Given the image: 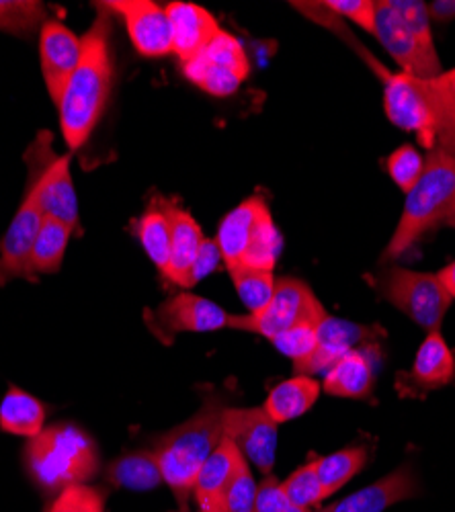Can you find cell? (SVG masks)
<instances>
[{
  "label": "cell",
  "mask_w": 455,
  "mask_h": 512,
  "mask_svg": "<svg viewBox=\"0 0 455 512\" xmlns=\"http://www.w3.org/2000/svg\"><path fill=\"white\" fill-rule=\"evenodd\" d=\"M109 37V13L99 7L95 23L82 35V60L58 105L60 127L70 150H78L87 144L107 109L113 78Z\"/></svg>",
  "instance_id": "6da1fadb"
},
{
  "label": "cell",
  "mask_w": 455,
  "mask_h": 512,
  "mask_svg": "<svg viewBox=\"0 0 455 512\" xmlns=\"http://www.w3.org/2000/svg\"><path fill=\"white\" fill-rule=\"evenodd\" d=\"M224 412L226 406L220 400H208L187 422L160 437L154 447L162 482L173 490L183 508L193 496L199 469L224 439Z\"/></svg>",
  "instance_id": "7a4b0ae2"
},
{
  "label": "cell",
  "mask_w": 455,
  "mask_h": 512,
  "mask_svg": "<svg viewBox=\"0 0 455 512\" xmlns=\"http://www.w3.org/2000/svg\"><path fill=\"white\" fill-rule=\"evenodd\" d=\"M25 465L39 488L60 494L70 486L87 484L97 474L99 451L85 431L60 422L29 439Z\"/></svg>",
  "instance_id": "3957f363"
},
{
  "label": "cell",
  "mask_w": 455,
  "mask_h": 512,
  "mask_svg": "<svg viewBox=\"0 0 455 512\" xmlns=\"http://www.w3.org/2000/svg\"><path fill=\"white\" fill-rule=\"evenodd\" d=\"M455 209V158L431 150L417 185L406 193L398 228L384 252V259H398L427 232L447 224Z\"/></svg>",
  "instance_id": "277c9868"
},
{
  "label": "cell",
  "mask_w": 455,
  "mask_h": 512,
  "mask_svg": "<svg viewBox=\"0 0 455 512\" xmlns=\"http://www.w3.org/2000/svg\"><path fill=\"white\" fill-rule=\"evenodd\" d=\"M216 242L228 269L253 267L273 271L281 250L279 230L261 197L242 201L224 216Z\"/></svg>",
  "instance_id": "5b68a950"
},
{
  "label": "cell",
  "mask_w": 455,
  "mask_h": 512,
  "mask_svg": "<svg viewBox=\"0 0 455 512\" xmlns=\"http://www.w3.org/2000/svg\"><path fill=\"white\" fill-rule=\"evenodd\" d=\"M328 318L314 291L300 279L279 277L275 293L265 310L246 316H232L230 328L273 338L296 326H320Z\"/></svg>",
  "instance_id": "8992f818"
},
{
  "label": "cell",
  "mask_w": 455,
  "mask_h": 512,
  "mask_svg": "<svg viewBox=\"0 0 455 512\" xmlns=\"http://www.w3.org/2000/svg\"><path fill=\"white\" fill-rule=\"evenodd\" d=\"M380 289L392 306L429 332H439L453 302L437 273L392 267L382 273Z\"/></svg>",
  "instance_id": "52a82bcc"
},
{
  "label": "cell",
  "mask_w": 455,
  "mask_h": 512,
  "mask_svg": "<svg viewBox=\"0 0 455 512\" xmlns=\"http://www.w3.org/2000/svg\"><path fill=\"white\" fill-rule=\"evenodd\" d=\"M359 50L384 82V107L390 121L406 132H415L423 148L435 150V125L427 97L421 89V78L404 72H390L378 60L371 58L369 52L363 48Z\"/></svg>",
  "instance_id": "ba28073f"
},
{
  "label": "cell",
  "mask_w": 455,
  "mask_h": 512,
  "mask_svg": "<svg viewBox=\"0 0 455 512\" xmlns=\"http://www.w3.org/2000/svg\"><path fill=\"white\" fill-rule=\"evenodd\" d=\"M251 64L240 41L228 31H220L199 56L183 64V74L197 87L214 97L234 95L248 78Z\"/></svg>",
  "instance_id": "9c48e42d"
},
{
  "label": "cell",
  "mask_w": 455,
  "mask_h": 512,
  "mask_svg": "<svg viewBox=\"0 0 455 512\" xmlns=\"http://www.w3.org/2000/svg\"><path fill=\"white\" fill-rule=\"evenodd\" d=\"M234 314L195 293H179L146 314V324L162 340L171 343L183 332H216L230 328Z\"/></svg>",
  "instance_id": "30bf717a"
},
{
  "label": "cell",
  "mask_w": 455,
  "mask_h": 512,
  "mask_svg": "<svg viewBox=\"0 0 455 512\" xmlns=\"http://www.w3.org/2000/svg\"><path fill=\"white\" fill-rule=\"evenodd\" d=\"M41 222H44V213L37 203L35 189L29 185L11 226L0 240V285H7L13 279L35 281L37 275L31 267V252Z\"/></svg>",
  "instance_id": "8fae6325"
},
{
  "label": "cell",
  "mask_w": 455,
  "mask_h": 512,
  "mask_svg": "<svg viewBox=\"0 0 455 512\" xmlns=\"http://www.w3.org/2000/svg\"><path fill=\"white\" fill-rule=\"evenodd\" d=\"M107 13H115L130 33L136 52L144 58L173 54V35L167 11L152 0H111L99 3Z\"/></svg>",
  "instance_id": "7c38bea8"
},
{
  "label": "cell",
  "mask_w": 455,
  "mask_h": 512,
  "mask_svg": "<svg viewBox=\"0 0 455 512\" xmlns=\"http://www.w3.org/2000/svg\"><path fill=\"white\" fill-rule=\"evenodd\" d=\"M224 435L236 443L242 455L269 474L277 451V422L265 408H226Z\"/></svg>",
  "instance_id": "4fadbf2b"
},
{
  "label": "cell",
  "mask_w": 455,
  "mask_h": 512,
  "mask_svg": "<svg viewBox=\"0 0 455 512\" xmlns=\"http://www.w3.org/2000/svg\"><path fill=\"white\" fill-rule=\"evenodd\" d=\"M39 60L46 89L58 107L72 74L82 60V37L50 19L39 31Z\"/></svg>",
  "instance_id": "5bb4252c"
},
{
  "label": "cell",
  "mask_w": 455,
  "mask_h": 512,
  "mask_svg": "<svg viewBox=\"0 0 455 512\" xmlns=\"http://www.w3.org/2000/svg\"><path fill=\"white\" fill-rule=\"evenodd\" d=\"M376 35L404 74L417 78H435L443 74L439 58L427 54L417 44V39L412 37L398 13L392 9L390 0H378L376 3Z\"/></svg>",
  "instance_id": "9a60e30c"
},
{
  "label": "cell",
  "mask_w": 455,
  "mask_h": 512,
  "mask_svg": "<svg viewBox=\"0 0 455 512\" xmlns=\"http://www.w3.org/2000/svg\"><path fill=\"white\" fill-rule=\"evenodd\" d=\"M455 381V355L441 332H429L417 351L412 369L398 373L396 390L402 398H423Z\"/></svg>",
  "instance_id": "2e32d148"
},
{
  "label": "cell",
  "mask_w": 455,
  "mask_h": 512,
  "mask_svg": "<svg viewBox=\"0 0 455 512\" xmlns=\"http://www.w3.org/2000/svg\"><path fill=\"white\" fill-rule=\"evenodd\" d=\"M378 328L351 324L337 318H326L318 326V343L314 353L300 365H294L296 375H316L328 371L341 357L353 349H361L367 340H376Z\"/></svg>",
  "instance_id": "e0dca14e"
},
{
  "label": "cell",
  "mask_w": 455,
  "mask_h": 512,
  "mask_svg": "<svg viewBox=\"0 0 455 512\" xmlns=\"http://www.w3.org/2000/svg\"><path fill=\"white\" fill-rule=\"evenodd\" d=\"M37 203L44 218H52L72 228H80L78 222V201L74 191V181L70 175V156H60L54 162L46 164L39 175L33 173V183Z\"/></svg>",
  "instance_id": "ac0fdd59"
},
{
  "label": "cell",
  "mask_w": 455,
  "mask_h": 512,
  "mask_svg": "<svg viewBox=\"0 0 455 512\" xmlns=\"http://www.w3.org/2000/svg\"><path fill=\"white\" fill-rule=\"evenodd\" d=\"M171 23L173 54L185 64L199 56L222 31L216 17L193 3H171L164 7Z\"/></svg>",
  "instance_id": "d6986e66"
},
{
  "label": "cell",
  "mask_w": 455,
  "mask_h": 512,
  "mask_svg": "<svg viewBox=\"0 0 455 512\" xmlns=\"http://www.w3.org/2000/svg\"><path fill=\"white\" fill-rule=\"evenodd\" d=\"M169 211H171V259H169L167 271H164V277L179 287L189 289L193 287L191 273H193L199 246L205 236L199 224L195 222V218L185 207H181L177 199H171Z\"/></svg>",
  "instance_id": "ffe728a7"
},
{
  "label": "cell",
  "mask_w": 455,
  "mask_h": 512,
  "mask_svg": "<svg viewBox=\"0 0 455 512\" xmlns=\"http://www.w3.org/2000/svg\"><path fill=\"white\" fill-rule=\"evenodd\" d=\"M244 459L246 457L236 447V443L224 435L220 445L214 449V453L199 469V476L195 480L193 498L201 510H218L220 508L222 494H224L228 482L232 480L236 467Z\"/></svg>",
  "instance_id": "44dd1931"
},
{
  "label": "cell",
  "mask_w": 455,
  "mask_h": 512,
  "mask_svg": "<svg viewBox=\"0 0 455 512\" xmlns=\"http://www.w3.org/2000/svg\"><path fill=\"white\" fill-rule=\"evenodd\" d=\"M417 482L410 467H400L380 482L371 484L320 512H384L396 502L415 496Z\"/></svg>",
  "instance_id": "7402d4cb"
},
{
  "label": "cell",
  "mask_w": 455,
  "mask_h": 512,
  "mask_svg": "<svg viewBox=\"0 0 455 512\" xmlns=\"http://www.w3.org/2000/svg\"><path fill=\"white\" fill-rule=\"evenodd\" d=\"M326 394L335 398L367 400L374 392V367L363 349H353L326 371L322 381Z\"/></svg>",
  "instance_id": "603a6c76"
},
{
  "label": "cell",
  "mask_w": 455,
  "mask_h": 512,
  "mask_svg": "<svg viewBox=\"0 0 455 512\" xmlns=\"http://www.w3.org/2000/svg\"><path fill=\"white\" fill-rule=\"evenodd\" d=\"M169 197L156 195L146 205V211L138 220V238L150 256V261L164 275L171 259V211Z\"/></svg>",
  "instance_id": "cb8c5ba5"
},
{
  "label": "cell",
  "mask_w": 455,
  "mask_h": 512,
  "mask_svg": "<svg viewBox=\"0 0 455 512\" xmlns=\"http://www.w3.org/2000/svg\"><path fill=\"white\" fill-rule=\"evenodd\" d=\"M318 396L320 383L316 379L310 375H294L269 392L263 408L277 424H281L304 416L316 404Z\"/></svg>",
  "instance_id": "d4e9b609"
},
{
  "label": "cell",
  "mask_w": 455,
  "mask_h": 512,
  "mask_svg": "<svg viewBox=\"0 0 455 512\" xmlns=\"http://www.w3.org/2000/svg\"><path fill=\"white\" fill-rule=\"evenodd\" d=\"M107 482L126 490H152L162 484V472L154 449H140L117 457L105 474Z\"/></svg>",
  "instance_id": "484cf974"
},
{
  "label": "cell",
  "mask_w": 455,
  "mask_h": 512,
  "mask_svg": "<svg viewBox=\"0 0 455 512\" xmlns=\"http://www.w3.org/2000/svg\"><path fill=\"white\" fill-rule=\"evenodd\" d=\"M46 424V408L35 396L11 388L0 402V429L9 435L33 439Z\"/></svg>",
  "instance_id": "4316f807"
},
{
  "label": "cell",
  "mask_w": 455,
  "mask_h": 512,
  "mask_svg": "<svg viewBox=\"0 0 455 512\" xmlns=\"http://www.w3.org/2000/svg\"><path fill=\"white\" fill-rule=\"evenodd\" d=\"M72 234L74 230L64 226L62 222L44 218L31 252V267L35 275L56 273L60 269Z\"/></svg>",
  "instance_id": "83f0119b"
},
{
  "label": "cell",
  "mask_w": 455,
  "mask_h": 512,
  "mask_svg": "<svg viewBox=\"0 0 455 512\" xmlns=\"http://www.w3.org/2000/svg\"><path fill=\"white\" fill-rule=\"evenodd\" d=\"M365 463H367L365 447H351V449L337 451L333 455L314 459L316 474L324 490V496L328 498L335 492H339L351 478H355L361 472Z\"/></svg>",
  "instance_id": "f1b7e54d"
},
{
  "label": "cell",
  "mask_w": 455,
  "mask_h": 512,
  "mask_svg": "<svg viewBox=\"0 0 455 512\" xmlns=\"http://www.w3.org/2000/svg\"><path fill=\"white\" fill-rule=\"evenodd\" d=\"M50 21V13L39 0H0V31L27 39Z\"/></svg>",
  "instance_id": "f546056e"
},
{
  "label": "cell",
  "mask_w": 455,
  "mask_h": 512,
  "mask_svg": "<svg viewBox=\"0 0 455 512\" xmlns=\"http://www.w3.org/2000/svg\"><path fill=\"white\" fill-rule=\"evenodd\" d=\"M240 300L248 308V314H257L265 310L275 293V275L273 271L253 269V267H234L228 269Z\"/></svg>",
  "instance_id": "4dcf8cb0"
},
{
  "label": "cell",
  "mask_w": 455,
  "mask_h": 512,
  "mask_svg": "<svg viewBox=\"0 0 455 512\" xmlns=\"http://www.w3.org/2000/svg\"><path fill=\"white\" fill-rule=\"evenodd\" d=\"M257 490H259V486L255 482V476L244 459L236 467L232 480L228 482L218 510L220 512H255Z\"/></svg>",
  "instance_id": "1f68e13d"
},
{
  "label": "cell",
  "mask_w": 455,
  "mask_h": 512,
  "mask_svg": "<svg viewBox=\"0 0 455 512\" xmlns=\"http://www.w3.org/2000/svg\"><path fill=\"white\" fill-rule=\"evenodd\" d=\"M281 488H283L285 496L289 498V502L296 504L302 510H310V506H314L326 498L324 490L320 486L318 474H316L314 459L304 463L300 469H296L292 476L283 480Z\"/></svg>",
  "instance_id": "d6a6232c"
},
{
  "label": "cell",
  "mask_w": 455,
  "mask_h": 512,
  "mask_svg": "<svg viewBox=\"0 0 455 512\" xmlns=\"http://www.w3.org/2000/svg\"><path fill=\"white\" fill-rule=\"evenodd\" d=\"M392 9L398 13L406 29L417 39V44L427 52L437 56L435 44H433V33H431V17L429 7L419 0H390Z\"/></svg>",
  "instance_id": "836d02e7"
},
{
  "label": "cell",
  "mask_w": 455,
  "mask_h": 512,
  "mask_svg": "<svg viewBox=\"0 0 455 512\" xmlns=\"http://www.w3.org/2000/svg\"><path fill=\"white\" fill-rule=\"evenodd\" d=\"M386 168H388L390 179H392L404 193H408L412 187L417 185V181H419L421 175H423V170H425V158L421 156V152H419L415 146L404 144V146H400L398 150H394V152L388 156Z\"/></svg>",
  "instance_id": "e575fe53"
},
{
  "label": "cell",
  "mask_w": 455,
  "mask_h": 512,
  "mask_svg": "<svg viewBox=\"0 0 455 512\" xmlns=\"http://www.w3.org/2000/svg\"><path fill=\"white\" fill-rule=\"evenodd\" d=\"M273 347L294 361V365L304 363L316 349L318 326H296L269 338Z\"/></svg>",
  "instance_id": "d590c367"
},
{
  "label": "cell",
  "mask_w": 455,
  "mask_h": 512,
  "mask_svg": "<svg viewBox=\"0 0 455 512\" xmlns=\"http://www.w3.org/2000/svg\"><path fill=\"white\" fill-rule=\"evenodd\" d=\"M46 512H105V496L89 484L70 486L54 498Z\"/></svg>",
  "instance_id": "8d00e7d4"
},
{
  "label": "cell",
  "mask_w": 455,
  "mask_h": 512,
  "mask_svg": "<svg viewBox=\"0 0 455 512\" xmlns=\"http://www.w3.org/2000/svg\"><path fill=\"white\" fill-rule=\"evenodd\" d=\"M335 17L357 23L367 33L376 35V3L374 0H328L322 3Z\"/></svg>",
  "instance_id": "74e56055"
},
{
  "label": "cell",
  "mask_w": 455,
  "mask_h": 512,
  "mask_svg": "<svg viewBox=\"0 0 455 512\" xmlns=\"http://www.w3.org/2000/svg\"><path fill=\"white\" fill-rule=\"evenodd\" d=\"M255 512H310V510H302L296 504L289 502V498L281 488V482L269 476L263 480V484L257 490Z\"/></svg>",
  "instance_id": "f35d334b"
},
{
  "label": "cell",
  "mask_w": 455,
  "mask_h": 512,
  "mask_svg": "<svg viewBox=\"0 0 455 512\" xmlns=\"http://www.w3.org/2000/svg\"><path fill=\"white\" fill-rule=\"evenodd\" d=\"M222 263V252L218 248V242L216 238H208L205 236L201 246H199V252H197V259H195V265H193V273H191V283H199L201 279H205L208 275H212L218 265Z\"/></svg>",
  "instance_id": "ab89813d"
},
{
  "label": "cell",
  "mask_w": 455,
  "mask_h": 512,
  "mask_svg": "<svg viewBox=\"0 0 455 512\" xmlns=\"http://www.w3.org/2000/svg\"><path fill=\"white\" fill-rule=\"evenodd\" d=\"M429 17L439 23L455 19V0H437L429 7Z\"/></svg>",
  "instance_id": "60d3db41"
},
{
  "label": "cell",
  "mask_w": 455,
  "mask_h": 512,
  "mask_svg": "<svg viewBox=\"0 0 455 512\" xmlns=\"http://www.w3.org/2000/svg\"><path fill=\"white\" fill-rule=\"evenodd\" d=\"M437 275H439V279L443 281V285H445V289L449 291V295L455 300V261L449 263L445 269H441Z\"/></svg>",
  "instance_id": "b9f144b4"
},
{
  "label": "cell",
  "mask_w": 455,
  "mask_h": 512,
  "mask_svg": "<svg viewBox=\"0 0 455 512\" xmlns=\"http://www.w3.org/2000/svg\"><path fill=\"white\" fill-rule=\"evenodd\" d=\"M441 78H443V82L447 84V89L455 95V68H453V70H449V72H443V74H441Z\"/></svg>",
  "instance_id": "7bdbcfd3"
},
{
  "label": "cell",
  "mask_w": 455,
  "mask_h": 512,
  "mask_svg": "<svg viewBox=\"0 0 455 512\" xmlns=\"http://www.w3.org/2000/svg\"><path fill=\"white\" fill-rule=\"evenodd\" d=\"M455 224V209H453V213L449 216V220H447V226H453Z\"/></svg>",
  "instance_id": "ee69618b"
},
{
  "label": "cell",
  "mask_w": 455,
  "mask_h": 512,
  "mask_svg": "<svg viewBox=\"0 0 455 512\" xmlns=\"http://www.w3.org/2000/svg\"><path fill=\"white\" fill-rule=\"evenodd\" d=\"M197 512H220V510H201V508H199Z\"/></svg>",
  "instance_id": "f6af8a7d"
},
{
  "label": "cell",
  "mask_w": 455,
  "mask_h": 512,
  "mask_svg": "<svg viewBox=\"0 0 455 512\" xmlns=\"http://www.w3.org/2000/svg\"><path fill=\"white\" fill-rule=\"evenodd\" d=\"M453 228H455V224H453Z\"/></svg>",
  "instance_id": "bcb514c9"
}]
</instances>
